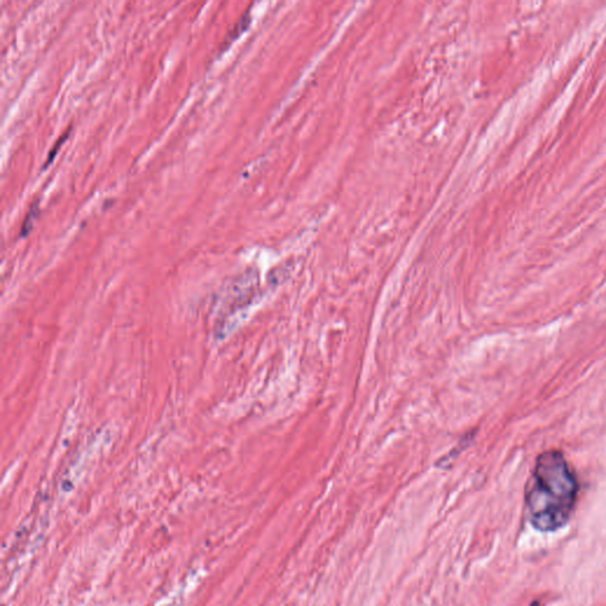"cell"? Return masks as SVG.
Masks as SVG:
<instances>
[{"instance_id": "1", "label": "cell", "mask_w": 606, "mask_h": 606, "mask_svg": "<svg viewBox=\"0 0 606 606\" xmlns=\"http://www.w3.org/2000/svg\"><path fill=\"white\" fill-rule=\"evenodd\" d=\"M579 484L563 453L550 450L536 459L526 488V514L535 529L554 532L572 515Z\"/></svg>"}, {"instance_id": "2", "label": "cell", "mask_w": 606, "mask_h": 606, "mask_svg": "<svg viewBox=\"0 0 606 606\" xmlns=\"http://www.w3.org/2000/svg\"><path fill=\"white\" fill-rule=\"evenodd\" d=\"M38 213H39V201H36L31 204L30 208H28L27 214L25 215V219L23 221V224H21V228H20V237H25L26 234L30 233V231H31V228H32V225L34 223V220H36Z\"/></svg>"}, {"instance_id": "3", "label": "cell", "mask_w": 606, "mask_h": 606, "mask_svg": "<svg viewBox=\"0 0 606 606\" xmlns=\"http://www.w3.org/2000/svg\"><path fill=\"white\" fill-rule=\"evenodd\" d=\"M250 20H251V17H250L249 12H245L243 17L238 20V23L234 25L232 30H231L230 34H228V38H226L227 44L230 42H232L233 39H236V38L239 36L240 33H243L244 31L246 30V27L249 26V24H250Z\"/></svg>"}, {"instance_id": "4", "label": "cell", "mask_w": 606, "mask_h": 606, "mask_svg": "<svg viewBox=\"0 0 606 606\" xmlns=\"http://www.w3.org/2000/svg\"><path fill=\"white\" fill-rule=\"evenodd\" d=\"M70 131H71V128H69L68 131L64 132V134L61 135V138H59L58 140L56 141L55 146H53V147L51 148V151L49 152V155H47V158H46V161H45V165H44V168H45L46 166H49V165L52 163L53 159H55V157H56V154L58 153V151L61 150V147L63 146V144H64V141L66 140V139L69 138V135H70Z\"/></svg>"}]
</instances>
